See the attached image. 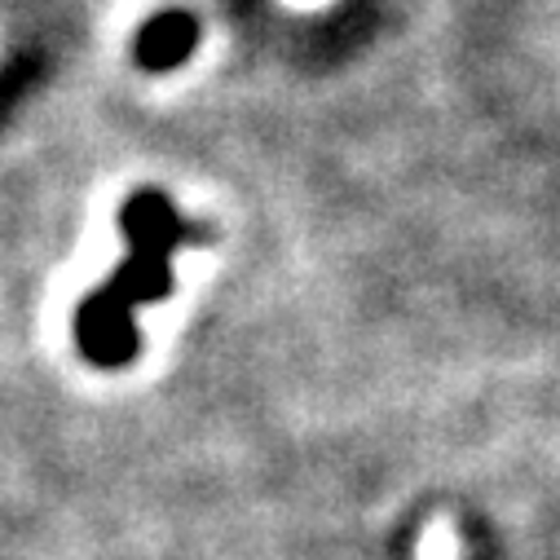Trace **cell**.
<instances>
[{
    "label": "cell",
    "mask_w": 560,
    "mask_h": 560,
    "mask_svg": "<svg viewBox=\"0 0 560 560\" xmlns=\"http://www.w3.org/2000/svg\"><path fill=\"white\" fill-rule=\"evenodd\" d=\"M119 225L128 234V260L106 278V283L80 305L75 314V345L93 366H124L137 353V327L132 314L164 301L173 288V252L190 238H203L190 221L177 217L168 195L160 190H137Z\"/></svg>",
    "instance_id": "6da1fadb"
},
{
    "label": "cell",
    "mask_w": 560,
    "mask_h": 560,
    "mask_svg": "<svg viewBox=\"0 0 560 560\" xmlns=\"http://www.w3.org/2000/svg\"><path fill=\"white\" fill-rule=\"evenodd\" d=\"M195 40H199V23L186 10H164L137 36V62L147 71H173L177 62L190 58Z\"/></svg>",
    "instance_id": "7a4b0ae2"
}]
</instances>
